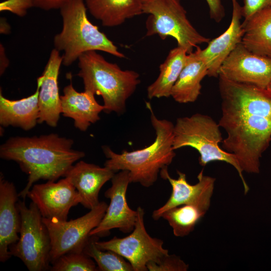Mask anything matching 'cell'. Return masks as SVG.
Instances as JSON below:
<instances>
[{"instance_id":"obj_4","label":"cell","mask_w":271,"mask_h":271,"mask_svg":"<svg viewBox=\"0 0 271 271\" xmlns=\"http://www.w3.org/2000/svg\"><path fill=\"white\" fill-rule=\"evenodd\" d=\"M218 123L227 133L222 149L236 157L242 171L258 173L260 159L271 141V119L222 109Z\"/></svg>"},{"instance_id":"obj_36","label":"cell","mask_w":271,"mask_h":271,"mask_svg":"<svg viewBox=\"0 0 271 271\" xmlns=\"http://www.w3.org/2000/svg\"><path fill=\"white\" fill-rule=\"evenodd\" d=\"M142 4L148 2L149 1H150L151 0H139Z\"/></svg>"},{"instance_id":"obj_29","label":"cell","mask_w":271,"mask_h":271,"mask_svg":"<svg viewBox=\"0 0 271 271\" xmlns=\"http://www.w3.org/2000/svg\"><path fill=\"white\" fill-rule=\"evenodd\" d=\"M150 271H186L189 265L179 256L169 254L162 257L157 262L150 261L147 264Z\"/></svg>"},{"instance_id":"obj_10","label":"cell","mask_w":271,"mask_h":271,"mask_svg":"<svg viewBox=\"0 0 271 271\" xmlns=\"http://www.w3.org/2000/svg\"><path fill=\"white\" fill-rule=\"evenodd\" d=\"M137 220L131 232L123 238L114 236L107 241L97 239L96 246L103 250H111L125 258L132 265L133 271H147V264L157 262L169 254L163 247L162 240L151 237L146 231L144 223V209L138 207Z\"/></svg>"},{"instance_id":"obj_9","label":"cell","mask_w":271,"mask_h":271,"mask_svg":"<svg viewBox=\"0 0 271 271\" xmlns=\"http://www.w3.org/2000/svg\"><path fill=\"white\" fill-rule=\"evenodd\" d=\"M107 207L105 202H100L84 215L70 221L43 218L50 238V263L65 253L82 252L90 232L100 223Z\"/></svg>"},{"instance_id":"obj_31","label":"cell","mask_w":271,"mask_h":271,"mask_svg":"<svg viewBox=\"0 0 271 271\" xmlns=\"http://www.w3.org/2000/svg\"><path fill=\"white\" fill-rule=\"evenodd\" d=\"M271 7V0H243L242 6L244 21L247 20L257 12Z\"/></svg>"},{"instance_id":"obj_34","label":"cell","mask_w":271,"mask_h":271,"mask_svg":"<svg viewBox=\"0 0 271 271\" xmlns=\"http://www.w3.org/2000/svg\"><path fill=\"white\" fill-rule=\"evenodd\" d=\"M1 60H2V61H1V75H2L3 74L9 64V62H7V59L5 54L4 48L2 45H1Z\"/></svg>"},{"instance_id":"obj_15","label":"cell","mask_w":271,"mask_h":271,"mask_svg":"<svg viewBox=\"0 0 271 271\" xmlns=\"http://www.w3.org/2000/svg\"><path fill=\"white\" fill-rule=\"evenodd\" d=\"M27 197L36 204L43 218L67 220L70 209L81 202L80 195L65 177L33 185Z\"/></svg>"},{"instance_id":"obj_16","label":"cell","mask_w":271,"mask_h":271,"mask_svg":"<svg viewBox=\"0 0 271 271\" xmlns=\"http://www.w3.org/2000/svg\"><path fill=\"white\" fill-rule=\"evenodd\" d=\"M232 12L228 28L218 37L210 40L200 54L208 67V76L217 77L222 64L238 44L242 42L244 30L240 20L242 6L237 0H231Z\"/></svg>"},{"instance_id":"obj_32","label":"cell","mask_w":271,"mask_h":271,"mask_svg":"<svg viewBox=\"0 0 271 271\" xmlns=\"http://www.w3.org/2000/svg\"><path fill=\"white\" fill-rule=\"evenodd\" d=\"M209 7L211 19L216 23L222 21L225 15L221 0H206Z\"/></svg>"},{"instance_id":"obj_21","label":"cell","mask_w":271,"mask_h":271,"mask_svg":"<svg viewBox=\"0 0 271 271\" xmlns=\"http://www.w3.org/2000/svg\"><path fill=\"white\" fill-rule=\"evenodd\" d=\"M43 80L42 75L37 79L36 90L32 95L19 100H10L0 92V124L10 125L25 130L34 128L39 117V95Z\"/></svg>"},{"instance_id":"obj_7","label":"cell","mask_w":271,"mask_h":271,"mask_svg":"<svg viewBox=\"0 0 271 271\" xmlns=\"http://www.w3.org/2000/svg\"><path fill=\"white\" fill-rule=\"evenodd\" d=\"M142 10L143 13L150 15L146 22L147 36L158 35L163 40L172 37L178 46L188 54L199 45L208 43L211 40L193 26L179 0H151L142 4Z\"/></svg>"},{"instance_id":"obj_35","label":"cell","mask_w":271,"mask_h":271,"mask_svg":"<svg viewBox=\"0 0 271 271\" xmlns=\"http://www.w3.org/2000/svg\"><path fill=\"white\" fill-rule=\"evenodd\" d=\"M267 90L269 92V93L271 94V82L269 83V85L268 86L267 88Z\"/></svg>"},{"instance_id":"obj_2","label":"cell","mask_w":271,"mask_h":271,"mask_svg":"<svg viewBox=\"0 0 271 271\" xmlns=\"http://www.w3.org/2000/svg\"><path fill=\"white\" fill-rule=\"evenodd\" d=\"M146 105L150 111L156 138L149 146L135 151L114 152L108 146L102 147L107 160L104 166L117 173L129 172L130 183H139L145 187L152 186L160 171L170 165L176 156L173 148L174 124L167 119H159L149 102Z\"/></svg>"},{"instance_id":"obj_5","label":"cell","mask_w":271,"mask_h":271,"mask_svg":"<svg viewBox=\"0 0 271 271\" xmlns=\"http://www.w3.org/2000/svg\"><path fill=\"white\" fill-rule=\"evenodd\" d=\"M63 26L54 38V49L63 51L62 64L69 66L83 53L101 51L123 58L124 55L88 20L84 0H68L60 9Z\"/></svg>"},{"instance_id":"obj_22","label":"cell","mask_w":271,"mask_h":271,"mask_svg":"<svg viewBox=\"0 0 271 271\" xmlns=\"http://www.w3.org/2000/svg\"><path fill=\"white\" fill-rule=\"evenodd\" d=\"M188 54L187 61L171 90V96L180 103L195 101L201 94V81L208 75L207 65L200 47Z\"/></svg>"},{"instance_id":"obj_13","label":"cell","mask_w":271,"mask_h":271,"mask_svg":"<svg viewBox=\"0 0 271 271\" xmlns=\"http://www.w3.org/2000/svg\"><path fill=\"white\" fill-rule=\"evenodd\" d=\"M221 109L271 119V94L267 89L238 83L219 75Z\"/></svg>"},{"instance_id":"obj_25","label":"cell","mask_w":271,"mask_h":271,"mask_svg":"<svg viewBox=\"0 0 271 271\" xmlns=\"http://www.w3.org/2000/svg\"><path fill=\"white\" fill-rule=\"evenodd\" d=\"M188 54L185 49L179 46L170 51L160 66L158 77L147 88L149 99L171 96L172 88L186 64Z\"/></svg>"},{"instance_id":"obj_17","label":"cell","mask_w":271,"mask_h":271,"mask_svg":"<svg viewBox=\"0 0 271 271\" xmlns=\"http://www.w3.org/2000/svg\"><path fill=\"white\" fill-rule=\"evenodd\" d=\"M18 194L14 184L0 176V261L11 256L9 248L19 239L21 216L17 206Z\"/></svg>"},{"instance_id":"obj_30","label":"cell","mask_w":271,"mask_h":271,"mask_svg":"<svg viewBox=\"0 0 271 271\" xmlns=\"http://www.w3.org/2000/svg\"><path fill=\"white\" fill-rule=\"evenodd\" d=\"M33 7V0H6L0 4V11H10L23 17L28 9Z\"/></svg>"},{"instance_id":"obj_27","label":"cell","mask_w":271,"mask_h":271,"mask_svg":"<svg viewBox=\"0 0 271 271\" xmlns=\"http://www.w3.org/2000/svg\"><path fill=\"white\" fill-rule=\"evenodd\" d=\"M99 237L90 236L83 252L96 262L98 270L133 271L131 264L123 257L111 250H103L98 248L95 242Z\"/></svg>"},{"instance_id":"obj_19","label":"cell","mask_w":271,"mask_h":271,"mask_svg":"<svg viewBox=\"0 0 271 271\" xmlns=\"http://www.w3.org/2000/svg\"><path fill=\"white\" fill-rule=\"evenodd\" d=\"M63 58L59 51L52 50L43 73V80L39 95V117L38 123L46 122L56 127L61 113V101L58 86V76Z\"/></svg>"},{"instance_id":"obj_14","label":"cell","mask_w":271,"mask_h":271,"mask_svg":"<svg viewBox=\"0 0 271 271\" xmlns=\"http://www.w3.org/2000/svg\"><path fill=\"white\" fill-rule=\"evenodd\" d=\"M177 174L178 178L174 179L170 176L168 167L160 171L161 177L169 181L172 191L165 204L153 211L152 217L155 220L161 218L167 210L182 205H192L206 211L209 209L215 179L204 175L202 170L197 176L198 182L192 185L187 181L185 173L177 171Z\"/></svg>"},{"instance_id":"obj_20","label":"cell","mask_w":271,"mask_h":271,"mask_svg":"<svg viewBox=\"0 0 271 271\" xmlns=\"http://www.w3.org/2000/svg\"><path fill=\"white\" fill-rule=\"evenodd\" d=\"M64 94L60 96L61 113L65 117L74 120V126L82 131H86L91 123L100 118L99 113L104 107L96 100L94 94L84 90L77 92L73 87L72 81L63 89Z\"/></svg>"},{"instance_id":"obj_18","label":"cell","mask_w":271,"mask_h":271,"mask_svg":"<svg viewBox=\"0 0 271 271\" xmlns=\"http://www.w3.org/2000/svg\"><path fill=\"white\" fill-rule=\"evenodd\" d=\"M115 173L105 166L101 167L80 161L72 166L65 177L78 191L80 204L90 210L99 203L98 195L101 188Z\"/></svg>"},{"instance_id":"obj_28","label":"cell","mask_w":271,"mask_h":271,"mask_svg":"<svg viewBox=\"0 0 271 271\" xmlns=\"http://www.w3.org/2000/svg\"><path fill=\"white\" fill-rule=\"evenodd\" d=\"M52 271H96L97 265L92 258L82 252L65 253L51 263Z\"/></svg>"},{"instance_id":"obj_8","label":"cell","mask_w":271,"mask_h":271,"mask_svg":"<svg viewBox=\"0 0 271 271\" xmlns=\"http://www.w3.org/2000/svg\"><path fill=\"white\" fill-rule=\"evenodd\" d=\"M21 220L20 236L11 245V255L19 258L30 271L50 269L51 241L43 217L35 203L27 207L24 201L17 203Z\"/></svg>"},{"instance_id":"obj_1","label":"cell","mask_w":271,"mask_h":271,"mask_svg":"<svg viewBox=\"0 0 271 271\" xmlns=\"http://www.w3.org/2000/svg\"><path fill=\"white\" fill-rule=\"evenodd\" d=\"M73 143L72 139L51 133L11 137L2 145L1 158L17 162L28 175L19 197L25 199L33 184L40 179L55 181L65 177L73 164L85 156L83 152L72 149Z\"/></svg>"},{"instance_id":"obj_11","label":"cell","mask_w":271,"mask_h":271,"mask_svg":"<svg viewBox=\"0 0 271 271\" xmlns=\"http://www.w3.org/2000/svg\"><path fill=\"white\" fill-rule=\"evenodd\" d=\"M111 186L105 192L110 203L98 225L90 233V236H106L110 230L117 228L124 233L131 232L135 226L138 212L131 209L126 200V191L130 183L129 172L122 170L115 173L111 179Z\"/></svg>"},{"instance_id":"obj_33","label":"cell","mask_w":271,"mask_h":271,"mask_svg":"<svg viewBox=\"0 0 271 271\" xmlns=\"http://www.w3.org/2000/svg\"><path fill=\"white\" fill-rule=\"evenodd\" d=\"M68 0H33V7L44 10L60 9Z\"/></svg>"},{"instance_id":"obj_24","label":"cell","mask_w":271,"mask_h":271,"mask_svg":"<svg viewBox=\"0 0 271 271\" xmlns=\"http://www.w3.org/2000/svg\"><path fill=\"white\" fill-rule=\"evenodd\" d=\"M242 26V44L253 53L271 58V7L257 12Z\"/></svg>"},{"instance_id":"obj_6","label":"cell","mask_w":271,"mask_h":271,"mask_svg":"<svg viewBox=\"0 0 271 271\" xmlns=\"http://www.w3.org/2000/svg\"><path fill=\"white\" fill-rule=\"evenodd\" d=\"M220 127L218 123L205 114L197 113L179 117L174 124L173 148L176 150L190 147L196 149L200 155L199 163L202 166L213 161L229 164L236 170L246 194L249 187L237 159L219 146L223 141Z\"/></svg>"},{"instance_id":"obj_3","label":"cell","mask_w":271,"mask_h":271,"mask_svg":"<svg viewBox=\"0 0 271 271\" xmlns=\"http://www.w3.org/2000/svg\"><path fill=\"white\" fill-rule=\"evenodd\" d=\"M78 60L80 70L77 75L82 79L84 90L102 97L104 112L123 113L126 100L140 83L139 74L122 70L96 51L86 52Z\"/></svg>"},{"instance_id":"obj_23","label":"cell","mask_w":271,"mask_h":271,"mask_svg":"<svg viewBox=\"0 0 271 271\" xmlns=\"http://www.w3.org/2000/svg\"><path fill=\"white\" fill-rule=\"evenodd\" d=\"M87 9L104 27L119 26L143 14L139 0H84Z\"/></svg>"},{"instance_id":"obj_26","label":"cell","mask_w":271,"mask_h":271,"mask_svg":"<svg viewBox=\"0 0 271 271\" xmlns=\"http://www.w3.org/2000/svg\"><path fill=\"white\" fill-rule=\"evenodd\" d=\"M207 211L192 205H182L165 211L161 217L168 221L177 237L188 235Z\"/></svg>"},{"instance_id":"obj_12","label":"cell","mask_w":271,"mask_h":271,"mask_svg":"<svg viewBox=\"0 0 271 271\" xmlns=\"http://www.w3.org/2000/svg\"><path fill=\"white\" fill-rule=\"evenodd\" d=\"M219 74L234 82L267 89L271 82V58L253 53L240 43L223 61Z\"/></svg>"}]
</instances>
